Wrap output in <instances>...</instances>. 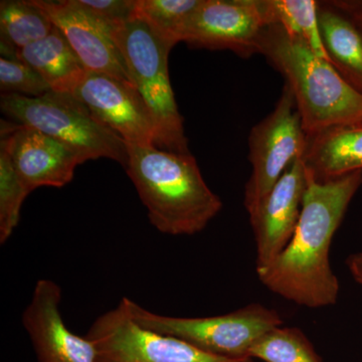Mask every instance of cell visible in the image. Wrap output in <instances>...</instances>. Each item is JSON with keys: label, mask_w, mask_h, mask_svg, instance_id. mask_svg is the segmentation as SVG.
I'll use <instances>...</instances> for the list:
<instances>
[{"label": "cell", "mask_w": 362, "mask_h": 362, "mask_svg": "<svg viewBox=\"0 0 362 362\" xmlns=\"http://www.w3.org/2000/svg\"><path fill=\"white\" fill-rule=\"evenodd\" d=\"M74 95L126 144L156 145V124L132 83L88 71Z\"/></svg>", "instance_id": "8fae6325"}, {"label": "cell", "mask_w": 362, "mask_h": 362, "mask_svg": "<svg viewBox=\"0 0 362 362\" xmlns=\"http://www.w3.org/2000/svg\"><path fill=\"white\" fill-rule=\"evenodd\" d=\"M301 159L318 181L362 171V123L337 126L307 138Z\"/></svg>", "instance_id": "9a60e30c"}, {"label": "cell", "mask_w": 362, "mask_h": 362, "mask_svg": "<svg viewBox=\"0 0 362 362\" xmlns=\"http://www.w3.org/2000/svg\"><path fill=\"white\" fill-rule=\"evenodd\" d=\"M306 173V192L291 240L270 265L256 272L267 289L318 309L337 303L339 282L330 265L331 243L362 185V171L327 181Z\"/></svg>", "instance_id": "6da1fadb"}, {"label": "cell", "mask_w": 362, "mask_h": 362, "mask_svg": "<svg viewBox=\"0 0 362 362\" xmlns=\"http://www.w3.org/2000/svg\"><path fill=\"white\" fill-rule=\"evenodd\" d=\"M94 344L96 362H245L206 354L178 338L136 322L121 300L96 319L86 335Z\"/></svg>", "instance_id": "ba28073f"}, {"label": "cell", "mask_w": 362, "mask_h": 362, "mask_svg": "<svg viewBox=\"0 0 362 362\" xmlns=\"http://www.w3.org/2000/svg\"><path fill=\"white\" fill-rule=\"evenodd\" d=\"M33 1L49 16L88 71L132 83L111 28L78 0Z\"/></svg>", "instance_id": "4fadbf2b"}, {"label": "cell", "mask_w": 362, "mask_h": 362, "mask_svg": "<svg viewBox=\"0 0 362 362\" xmlns=\"http://www.w3.org/2000/svg\"><path fill=\"white\" fill-rule=\"evenodd\" d=\"M124 303L133 319L150 330L178 338L192 346L225 358L244 361L259 338L283 326L274 309L252 303L230 313L209 317H173L146 310L129 298Z\"/></svg>", "instance_id": "8992f818"}, {"label": "cell", "mask_w": 362, "mask_h": 362, "mask_svg": "<svg viewBox=\"0 0 362 362\" xmlns=\"http://www.w3.org/2000/svg\"><path fill=\"white\" fill-rule=\"evenodd\" d=\"M0 146L8 153L28 194L42 187H65L73 180L77 166L86 162L56 138L30 126L4 120Z\"/></svg>", "instance_id": "30bf717a"}, {"label": "cell", "mask_w": 362, "mask_h": 362, "mask_svg": "<svg viewBox=\"0 0 362 362\" xmlns=\"http://www.w3.org/2000/svg\"><path fill=\"white\" fill-rule=\"evenodd\" d=\"M125 145L126 171L157 230L195 235L220 213L223 202L206 185L192 154L165 151L156 145Z\"/></svg>", "instance_id": "7a4b0ae2"}, {"label": "cell", "mask_w": 362, "mask_h": 362, "mask_svg": "<svg viewBox=\"0 0 362 362\" xmlns=\"http://www.w3.org/2000/svg\"><path fill=\"white\" fill-rule=\"evenodd\" d=\"M111 30L131 81L153 118L156 146L165 151L189 154L183 118L169 80L168 56L173 47L157 37L146 23L136 16Z\"/></svg>", "instance_id": "277c9868"}, {"label": "cell", "mask_w": 362, "mask_h": 362, "mask_svg": "<svg viewBox=\"0 0 362 362\" xmlns=\"http://www.w3.org/2000/svg\"><path fill=\"white\" fill-rule=\"evenodd\" d=\"M245 362H252L251 358H247Z\"/></svg>", "instance_id": "4316f807"}, {"label": "cell", "mask_w": 362, "mask_h": 362, "mask_svg": "<svg viewBox=\"0 0 362 362\" xmlns=\"http://www.w3.org/2000/svg\"><path fill=\"white\" fill-rule=\"evenodd\" d=\"M16 58L37 71L52 92L75 94L89 71L57 28L18 51Z\"/></svg>", "instance_id": "2e32d148"}, {"label": "cell", "mask_w": 362, "mask_h": 362, "mask_svg": "<svg viewBox=\"0 0 362 362\" xmlns=\"http://www.w3.org/2000/svg\"><path fill=\"white\" fill-rule=\"evenodd\" d=\"M259 54L284 77L308 137L337 126L362 123V93L280 25L266 28Z\"/></svg>", "instance_id": "3957f363"}, {"label": "cell", "mask_w": 362, "mask_h": 362, "mask_svg": "<svg viewBox=\"0 0 362 362\" xmlns=\"http://www.w3.org/2000/svg\"><path fill=\"white\" fill-rule=\"evenodd\" d=\"M202 0H135V16L169 47L182 42L188 21Z\"/></svg>", "instance_id": "ffe728a7"}, {"label": "cell", "mask_w": 362, "mask_h": 362, "mask_svg": "<svg viewBox=\"0 0 362 362\" xmlns=\"http://www.w3.org/2000/svg\"><path fill=\"white\" fill-rule=\"evenodd\" d=\"M333 6L342 11L354 21L362 32V0H349V1H329Z\"/></svg>", "instance_id": "d4e9b609"}, {"label": "cell", "mask_w": 362, "mask_h": 362, "mask_svg": "<svg viewBox=\"0 0 362 362\" xmlns=\"http://www.w3.org/2000/svg\"><path fill=\"white\" fill-rule=\"evenodd\" d=\"M269 25L266 0H202L188 21L182 42L249 58L259 54V40Z\"/></svg>", "instance_id": "9c48e42d"}, {"label": "cell", "mask_w": 362, "mask_h": 362, "mask_svg": "<svg viewBox=\"0 0 362 362\" xmlns=\"http://www.w3.org/2000/svg\"><path fill=\"white\" fill-rule=\"evenodd\" d=\"M2 113L16 123L56 138L77 151L85 161L108 158L125 168V142L90 113L74 94L49 92L40 97L1 94Z\"/></svg>", "instance_id": "5b68a950"}, {"label": "cell", "mask_w": 362, "mask_h": 362, "mask_svg": "<svg viewBox=\"0 0 362 362\" xmlns=\"http://www.w3.org/2000/svg\"><path fill=\"white\" fill-rule=\"evenodd\" d=\"M249 358L265 362H322L299 328H274L252 344Z\"/></svg>", "instance_id": "44dd1931"}, {"label": "cell", "mask_w": 362, "mask_h": 362, "mask_svg": "<svg viewBox=\"0 0 362 362\" xmlns=\"http://www.w3.org/2000/svg\"><path fill=\"white\" fill-rule=\"evenodd\" d=\"M62 289L54 281L42 279L23 315L39 362H96L94 344L69 329L61 312Z\"/></svg>", "instance_id": "5bb4252c"}, {"label": "cell", "mask_w": 362, "mask_h": 362, "mask_svg": "<svg viewBox=\"0 0 362 362\" xmlns=\"http://www.w3.org/2000/svg\"><path fill=\"white\" fill-rule=\"evenodd\" d=\"M78 2L109 28L126 23L135 16V0H78Z\"/></svg>", "instance_id": "cb8c5ba5"}, {"label": "cell", "mask_w": 362, "mask_h": 362, "mask_svg": "<svg viewBox=\"0 0 362 362\" xmlns=\"http://www.w3.org/2000/svg\"><path fill=\"white\" fill-rule=\"evenodd\" d=\"M306 188V168L302 159L298 158L249 214L256 243V270L270 265L289 244L299 221Z\"/></svg>", "instance_id": "7c38bea8"}, {"label": "cell", "mask_w": 362, "mask_h": 362, "mask_svg": "<svg viewBox=\"0 0 362 362\" xmlns=\"http://www.w3.org/2000/svg\"><path fill=\"white\" fill-rule=\"evenodd\" d=\"M307 138L294 96L285 85L274 110L250 132L252 173L244 199L247 214L256 209L293 162L303 156Z\"/></svg>", "instance_id": "52a82bcc"}, {"label": "cell", "mask_w": 362, "mask_h": 362, "mask_svg": "<svg viewBox=\"0 0 362 362\" xmlns=\"http://www.w3.org/2000/svg\"><path fill=\"white\" fill-rule=\"evenodd\" d=\"M1 94L40 97L52 92L51 88L30 66L20 59H0Z\"/></svg>", "instance_id": "603a6c76"}, {"label": "cell", "mask_w": 362, "mask_h": 362, "mask_svg": "<svg viewBox=\"0 0 362 362\" xmlns=\"http://www.w3.org/2000/svg\"><path fill=\"white\" fill-rule=\"evenodd\" d=\"M271 25H280L288 35L301 40L317 56L329 62L324 47L318 20V2L314 0H266Z\"/></svg>", "instance_id": "d6986e66"}, {"label": "cell", "mask_w": 362, "mask_h": 362, "mask_svg": "<svg viewBox=\"0 0 362 362\" xmlns=\"http://www.w3.org/2000/svg\"><path fill=\"white\" fill-rule=\"evenodd\" d=\"M347 268L352 278L362 285V252L349 256L346 261Z\"/></svg>", "instance_id": "484cf974"}, {"label": "cell", "mask_w": 362, "mask_h": 362, "mask_svg": "<svg viewBox=\"0 0 362 362\" xmlns=\"http://www.w3.org/2000/svg\"><path fill=\"white\" fill-rule=\"evenodd\" d=\"M30 194L13 168L8 153L0 146V243L6 244L18 225L21 209Z\"/></svg>", "instance_id": "7402d4cb"}, {"label": "cell", "mask_w": 362, "mask_h": 362, "mask_svg": "<svg viewBox=\"0 0 362 362\" xmlns=\"http://www.w3.org/2000/svg\"><path fill=\"white\" fill-rule=\"evenodd\" d=\"M318 20L330 64L362 93V32L330 2H318Z\"/></svg>", "instance_id": "e0dca14e"}, {"label": "cell", "mask_w": 362, "mask_h": 362, "mask_svg": "<svg viewBox=\"0 0 362 362\" xmlns=\"http://www.w3.org/2000/svg\"><path fill=\"white\" fill-rule=\"evenodd\" d=\"M54 23L33 0L0 2L1 58L18 59L16 52L54 32Z\"/></svg>", "instance_id": "ac0fdd59"}]
</instances>
